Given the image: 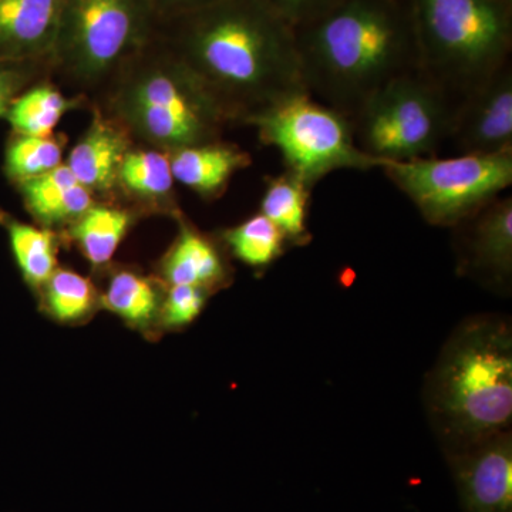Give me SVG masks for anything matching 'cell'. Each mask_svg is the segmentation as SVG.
I'll list each match as a JSON object with an SVG mask.
<instances>
[{
  "mask_svg": "<svg viewBox=\"0 0 512 512\" xmlns=\"http://www.w3.org/2000/svg\"><path fill=\"white\" fill-rule=\"evenodd\" d=\"M23 278L30 286L42 288L57 269V238L49 228L33 227L2 215Z\"/></svg>",
  "mask_w": 512,
  "mask_h": 512,
  "instance_id": "7402d4cb",
  "label": "cell"
},
{
  "mask_svg": "<svg viewBox=\"0 0 512 512\" xmlns=\"http://www.w3.org/2000/svg\"><path fill=\"white\" fill-rule=\"evenodd\" d=\"M245 124L255 127L259 140L281 153L285 171L311 190L335 171L382 165L357 146L352 120L308 92L286 97Z\"/></svg>",
  "mask_w": 512,
  "mask_h": 512,
  "instance_id": "ba28073f",
  "label": "cell"
},
{
  "mask_svg": "<svg viewBox=\"0 0 512 512\" xmlns=\"http://www.w3.org/2000/svg\"><path fill=\"white\" fill-rule=\"evenodd\" d=\"M447 456L464 512H512L511 430Z\"/></svg>",
  "mask_w": 512,
  "mask_h": 512,
  "instance_id": "7c38bea8",
  "label": "cell"
},
{
  "mask_svg": "<svg viewBox=\"0 0 512 512\" xmlns=\"http://www.w3.org/2000/svg\"><path fill=\"white\" fill-rule=\"evenodd\" d=\"M419 72L456 103L510 64L511 0H404Z\"/></svg>",
  "mask_w": 512,
  "mask_h": 512,
  "instance_id": "5b68a950",
  "label": "cell"
},
{
  "mask_svg": "<svg viewBox=\"0 0 512 512\" xmlns=\"http://www.w3.org/2000/svg\"><path fill=\"white\" fill-rule=\"evenodd\" d=\"M63 148L60 138L16 134L6 150V174L19 184L49 173L63 164Z\"/></svg>",
  "mask_w": 512,
  "mask_h": 512,
  "instance_id": "484cf974",
  "label": "cell"
},
{
  "mask_svg": "<svg viewBox=\"0 0 512 512\" xmlns=\"http://www.w3.org/2000/svg\"><path fill=\"white\" fill-rule=\"evenodd\" d=\"M146 0H66L50 53L52 73L97 94L124 63L157 36Z\"/></svg>",
  "mask_w": 512,
  "mask_h": 512,
  "instance_id": "8992f818",
  "label": "cell"
},
{
  "mask_svg": "<svg viewBox=\"0 0 512 512\" xmlns=\"http://www.w3.org/2000/svg\"><path fill=\"white\" fill-rule=\"evenodd\" d=\"M148 6L153 10L154 15L160 23L168 22L180 16L187 15L192 10L202 8L215 0H146Z\"/></svg>",
  "mask_w": 512,
  "mask_h": 512,
  "instance_id": "f546056e",
  "label": "cell"
},
{
  "mask_svg": "<svg viewBox=\"0 0 512 512\" xmlns=\"http://www.w3.org/2000/svg\"><path fill=\"white\" fill-rule=\"evenodd\" d=\"M454 228L460 274L507 291L512 278V198H495Z\"/></svg>",
  "mask_w": 512,
  "mask_h": 512,
  "instance_id": "30bf717a",
  "label": "cell"
},
{
  "mask_svg": "<svg viewBox=\"0 0 512 512\" xmlns=\"http://www.w3.org/2000/svg\"><path fill=\"white\" fill-rule=\"evenodd\" d=\"M97 109L131 141L173 153L222 140L231 120L158 35L101 90Z\"/></svg>",
  "mask_w": 512,
  "mask_h": 512,
  "instance_id": "277c9868",
  "label": "cell"
},
{
  "mask_svg": "<svg viewBox=\"0 0 512 512\" xmlns=\"http://www.w3.org/2000/svg\"><path fill=\"white\" fill-rule=\"evenodd\" d=\"M40 289L47 311L62 322L87 318L97 299L92 282L70 269H56Z\"/></svg>",
  "mask_w": 512,
  "mask_h": 512,
  "instance_id": "d4e9b609",
  "label": "cell"
},
{
  "mask_svg": "<svg viewBox=\"0 0 512 512\" xmlns=\"http://www.w3.org/2000/svg\"><path fill=\"white\" fill-rule=\"evenodd\" d=\"M168 156L175 183L190 188L204 200L221 197L232 177L252 164L251 154L224 140L180 148Z\"/></svg>",
  "mask_w": 512,
  "mask_h": 512,
  "instance_id": "9a60e30c",
  "label": "cell"
},
{
  "mask_svg": "<svg viewBox=\"0 0 512 512\" xmlns=\"http://www.w3.org/2000/svg\"><path fill=\"white\" fill-rule=\"evenodd\" d=\"M82 101L83 96H64L55 84L36 83L12 101L5 117L19 136L49 137L63 117Z\"/></svg>",
  "mask_w": 512,
  "mask_h": 512,
  "instance_id": "d6986e66",
  "label": "cell"
},
{
  "mask_svg": "<svg viewBox=\"0 0 512 512\" xmlns=\"http://www.w3.org/2000/svg\"><path fill=\"white\" fill-rule=\"evenodd\" d=\"M424 390L431 426L447 453L510 431V320L481 315L461 323L441 349Z\"/></svg>",
  "mask_w": 512,
  "mask_h": 512,
  "instance_id": "3957f363",
  "label": "cell"
},
{
  "mask_svg": "<svg viewBox=\"0 0 512 512\" xmlns=\"http://www.w3.org/2000/svg\"><path fill=\"white\" fill-rule=\"evenodd\" d=\"M295 39L308 93L350 120L387 83L419 70L404 0H340L295 28Z\"/></svg>",
  "mask_w": 512,
  "mask_h": 512,
  "instance_id": "7a4b0ae2",
  "label": "cell"
},
{
  "mask_svg": "<svg viewBox=\"0 0 512 512\" xmlns=\"http://www.w3.org/2000/svg\"><path fill=\"white\" fill-rule=\"evenodd\" d=\"M210 295V292L197 286H170L161 308L165 325L174 329L190 325L201 315Z\"/></svg>",
  "mask_w": 512,
  "mask_h": 512,
  "instance_id": "4316f807",
  "label": "cell"
},
{
  "mask_svg": "<svg viewBox=\"0 0 512 512\" xmlns=\"http://www.w3.org/2000/svg\"><path fill=\"white\" fill-rule=\"evenodd\" d=\"M293 29L328 12L340 0H262Z\"/></svg>",
  "mask_w": 512,
  "mask_h": 512,
  "instance_id": "f1b7e54d",
  "label": "cell"
},
{
  "mask_svg": "<svg viewBox=\"0 0 512 512\" xmlns=\"http://www.w3.org/2000/svg\"><path fill=\"white\" fill-rule=\"evenodd\" d=\"M101 301L109 311L136 328H146L160 312L156 285L133 271L113 274Z\"/></svg>",
  "mask_w": 512,
  "mask_h": 512,
  "instance_id": "603a6c76",
  "label": "cell"
},
{
  "mask_svg": "<svg viewBox=\"0 0 512 512\" xmlns=\"http://www.w3.org/2000/svg\"><path fill=\"white\" fill-rule=\"evenodd\" d=\"M52 73L50 59L30 62H0V117L5 116L12 101L40 76Z\"/></svg>",
  "mask_w": 512,
  "mask_h": 512,
  "instance_id": "83f0119b",
  "label": "cell"
},
{
  "mask_svg": "<svg viewBox=\"0 0 512 512\" xmlns=\"http://www.w3.org/2000/svg\"><path fill=\"white\" fill-rule=\"evenodd\" d=\"M157 35L232 124L308 92L295 29L262 0H215L163 23Z\"/></svg>",
  "mask_w": 512,
  "mask_h": 512,
  "instance_id": "6da1fadb",
  "label": "cell"
},
{
  "mask_svg": "<svg viewBox=\"0 0 512 512\" xmlns=\"http://www.w3.org/2000/svg\"><path fill=\"white\" fill-rule=\"evenodd\" d=\"M311 194V188L288 171L265 180L261 214L274 222L281 229L286 242L295 247H303L312 239L308 229Z\"/></svg>",
  "mask_w": 512,
  "mask_h": 512,
  "instance_id": "ac0fdd59",
  "label": "cell"
},
{
  "mask_svg": "<svg viewBox=\"0 0 512 512\" xmlns=\"http://www.w3.org/2000/svg\"><path fill=\"white\" fill-rule=\"evenodd\" d=\"M222 241L238 261L255 269H265L274 264L288 244L281 229L261 212L224 231Z\"/></svg>",
  "mask_w": 512,
  "mask_h": 512,
  "instance_id": "cb8c5ba5",
  "label": "cell"
},
{
  "mask_svg": "<svg viewBox=\"0 0 512 512\" xmlns=\"http://www.w3.org/2000/svg\"><path fill=\"white\" fill-rule=\"evenodd\" d=\"M448 141L460 154L512 150L511 63L457 104Z\"/></svg>",
  "mask_w": 512,
  "mask_h": 512,
  "instance_id": "8fae6325",
  "label": "cell"
},
{
  "mask_svg": "<svg viewBox=\"0 0 512 512\" xmlns=\"http://www.w3.org/2000/svg\"><path fill=\"white\" fill-rule=\"evenodd\" d=\"M511 2H512V0H511Z\"/></svg>",
  "mask_w": 512,
  "mask_h": 512,
  "instance_id": "4dcf8cb0",
  "label": "cell"
},
{
  "mask_svg": "<svg viewBox=\"0 0 512 512\" xmlns=\"http://www.w3.org/2000/svg\"><path fill=\"white\" fill-rule=\"evenodd\" d=\"M379 170L413 202L424 221L454 228L511 187L512 150L383 161Z\"/></svg>",
  "mask_w": 512,
  "mask_h": 512,
  "instance_id": "9c48e42d",
  "label": "cell"
},
{
  "mask_svg": "<svg viewBox=\"0 0 512 512\" xmlns=\"http://www.w3.org/2000/svg\"><path fill=\"white\" fill-rule=\"evenodd\" d=\"M457 103L419 70L396 77L352 119L357 146L379 161L436 157L450 137Z\"/></svg>",
  "mask_w": 512,
  "mask_h": 512,
  "instance_id": "52a82bcc",
  "label": "cell"
},
{
  "mask_svg": "<svg viewBox=\"0 0 512 512\" xmlns=\"http://www.w3.org/2000/svg\"><path fill=\"white\" fill-rule=\"evenodd\" d=\"M174 175L168 153L154 148H130L121 161L117 185L130 197L173 208Z\"/></svg>",
  "mask_w": 512,
  "mask_h": 512,
  "instance_id": "ffe728a7",
  "label": "cell"
},
{
  "mask_svg": "<svg viewBox=\"0 0 512 512\" xmlns=\"http://www.w3.org/2000/svg\"><path fill=\"white\" fill-rule=\"evenodd\" d=\"M131 227V214L96 202L70 224V238L93 266L109 264Z\"/></svg>",
  "mask_w": 512,
  "mask_h": 512,
  "instance_id": "44dd1931",
  "label": "cell"
},
{
  "mask_svg": "<svg viewBox=\"0 0 512 512\" xmlns=\"http://www.w3.org/2000/svg\"><path fill=\"white\" fill-rule=\"evenodd\" d=\"M130 148L126 131L96 107L92 123L64 164L87 190L107 194L117 187L120 164Z\"/></svg>",
  "mask_w": 512,
  "mask_h": 512,
  "instance_id": "5bb4252c",
  "label": "cell"
},
{
  "mask_svg": "<svg viewBox=\"0 0 512 512\" xmlns=\"http://www.w3.org/2000/svg\"><path fill=\"white\" fill-rule=\"evenodd\" d=\"M168 286L190 285L210 293L231 282V268L215 239L183 224L173 247L161 262Z\"/></svg>",
  "mask_w": 512,
  "mask_h": 512,
  "instance_id": "2e32d148",
  "label": "cell"
},
{
  "mask_svg": "<svg viewBox=\"0 0 512 512\" xmlns=\"http://www.w3.org/2000/svg\"><path fill=\"white\" fill-rule=\"evenodd\" d=\"M66 0H0V62L50 59Z\"/></svg>",
  "mask_w": 512,
  "mask_h": 512,
  "instance_id": "4fadbf2b",
  "label": "cell"
},
{
  "mask_svg": "<svg viewBox=\"0 0 512 512\" xmlns=\"http://www.w3.org/2000/svg\"><path fill=\"white\" fill-rule=\"evenodd\" d=\"M30 214L45 228L72 224L94 204L93 192L76 180L66 164L19 183Z\"/></svg>",
  "mask_w": 512,
  "mask_h": 512,
  "instance_id": "e0dca14e",
  "label": "cell"
}]
</instances>
